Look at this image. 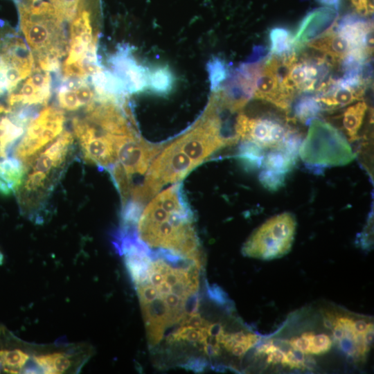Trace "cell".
<instances>
[{
  "label": "cell",
  "instance_id": "cell-1",
  "mask_svg": "<svg viewBox=\"0 0 374 374\" xmlns=\"http://www.w3.org/2000/svg\"><path fill=\"white\" fill-rule=\"evenodd\" d=\"M74 148L73 134L65 131L24 163L23 180L15 193L25 217L44 222L48 201L72 160Z\"/></svg>",
  "mask_w": 374,
  "mask_h": 374
},
{
  "label": "cell",
  "instance_id": "cell-2",
  "mask_svg": "<svg viewBox=\"0 0 374 374\" xmlns=\"http://www.w3.org/2000/svg\"><path fill=\"white\" fill-rule=\"evenodd\" d=\"M20 28L36 57L60 59L68 50L62 23L55 7L48 2L38 6L19 3Z\"/></svg>",
  "mask_w": 374,
  "mask_h": 374
},
{
  "label": "cell",
  "instance_id": "cell-3",
  "mask_svg": "<svg viewBox=\"0 0 374 374\" xmlns=\"http://www.w3.org/2000/svg\"><path fill=\"white\" fill-rule=\"evenodd\" d=\"M301 159L310 168L343 166L356 157L347 139L328 123L312 120L299 150Z\"/></svg>",
  "mask_w": 374,
  "mask_h": 374
},
{
  "label": "cell",
  "instance_id": "cell-4",
  "mask_svg": "<svg viewBox=\"0 0 374 374\" xmlns=\"http://www.w3.org/2000/svg\"><path fill=\"white\" fill-rule=\"evenodd\" d=\"M117 161L107 171L121 198L122 204L129 200L136 176L146 174L149 167L163 149V145L148 143L137 134L118 135Z\"/></svg>",
  "mask_w": 374,
  "mask_h": 374
},
{
  "label": "cell",
  "instance_id": "cell-5",
  "mask_svg": "<svg viewBox=\"0 0 374 374\" xmlns=\"http://www.w3.org/2000/svg\"><path fill=\"white\" fill-rule=\"evenodd\" d=\"M297 222L294 214L276 215L254 230L242 246L245 256L271 260L280 258L291 250Z\"/></svg>",
  "mask_w": 374,
  "mask_h": 374
},
{
  "label": "cell",
  "instance_id": "cell-6",
  "mask_svg": "<svg viewBox=\"0 0 374 374\" xmlns=\"http://www.w3.org/2000/svg\"><path fill=\"white\" fill-rule=\"evenodd\" d=\"M64 121L61 110L51 106L43 109L29 121L24 135L14 148V157L26 163L62 132Z\"/></svg>",
  "mask_w": 374,
  "mask_h": 374
},
{
  "label": "cell",
  "instance_id": "cell-7",
  "mask_svg": "<svg viewBox=\"0 0 374 374\" xmlns=\"http://www.w3.org/2000/svg\"><path fill=\"white\" fill-rule=\"evenodd\" d=\"M73 129L86 162L105 170L116 163L118 148L114 134L103 132L84 118H74Z\"/></svg>",
  "mask_w": 374,
  "mask_h": 374
},
{
  "label": "cell",
  "instance_id": "cell-8",
  "mask_svg": "<svg viewBox=\"0 0 374 374\" xmlns=\"http://www.w3.org/2000/svg\"><path fill=\"white\" fill-rule=\"evenodd\" d=\"M291 128L282 121L272 117L249 118L239 114L235 132L239 139L248 141L264 150L280 147Z\"/></svg>",
  "mask_w": 374,
  "mask_h": 374
},
{
  "label": "cell",
  "instance_id": "cell-9",
  "mask_svg": "<svg viewBox=\"0 0 374 374\" xmlns=\"http://www.w3.org/2000/svg\"><path fill=\"white\" fill-rule=\"evenodd\" d=\"M113 74L118 78L127 93L143 91L148 88V69L139 64L124 45L109 58Z\"/></svg>",
  "mask_w": 374,
  "mask_h": 374
},
{
  "label": "cell",
  "instance_id": "cell-10",
  "mask_svg": "<svg viewBox=\"0 0 374 374\" xmlns=\"http://www.w3.org/2000/svg\"><path fill=\"white\" fill-rule=\"evenodd\" d=\"M337 12L330 7L314 9L301 21L293 36L295 52L330 31L337 22Z\"/></svg>",
  "mask_w": 374,
  "mask_h": 374
},
{
  "label": "cell",
  "instance_id": "cell-11",
  "mask_svg": "<svg viewBox=\"0 0 374 374\" xmlns=\"http://www.w3.org/2000/svg\"><path fill=\"white\" fill-rule=\"evenodd\" d=\"M295 92L287 89L281 82L274 71L265 61L258 77L253 96L270 103L275 106L288 110Z\"/></svg>",
  "mask_w": 374,
  "mask_h": 374
},
{
  "label": "cell",
  "instance_id": "cell-12",
  "mask_svg": "<svg viewBox=\"0 0 374 374\" xmlns=\"http://www.w3.org/2000/svg\"><path fill=\"white\" fill-rule=\"evenodd\" d=\"M0 60L19 70L26 78L32 73L35 59L24 39L12 33L0 34Z\"/></svg>",
  "mask_w": 374,
  "mask_h": 374
},
{
  "label": "cell",
  "instance_id": "cell-13",
  "mask_svg": "<svg viewBox=\"0 0 374 374\" xmlns=\"http://www.w3.org/2000/svg\"><path fill=\"white\" fill-rule=\"evenodd\" d=\"M339 35L345 38L352 48H362L373 53V21L357 14H348L335 23Z\"/></svg>",
  "mask_w": 374,
  "mask_h": 374
},
{
  "label": "cell",
  "instance_id": "cell-14",
  "mask_svg": "<svg viewBox=\"0 0 374 374\" xmlns=\"http://www.w3.org/2000/svg\"><path fill=\"white\" fill-rule=\"evenodd\" d=\"M364 89H353L339 85L335 79L330 88L317 96L323 109H335L362 100Z\"/></svg>",
  "mask_w": 374,
  "mask_h": 374
},
{
  "label": "cell",
  "instance_id": "cell-15",
  "mask_svg": "<svg viewBox=\"0 0 374 374\" xmlns=\"http://www.w3.org/2000/svg\"><path fill=\"white\" fill-rule=\"evenodd\" d=\"M307 46L324 53L336 63L341 62L351 49L349 42L332 28Z\"/></svg>",
  "mask_w": 374,
  "mask_h": 374
},
{
  "label": "cell",
  "instance_id": "cell-16",
  "mask_svg": "<svg viewBox=\"0 0 374 374\" xmlns=\"http://www.w3.org/2000/svg\"><path fill=\"white\" fill-rule=\"evenodd\" d=\"M24 174V163L16 157L0 161V193L9 195L15 193L20 186Z\"/></svg>",
  "mask_w": 374,
  "mask_h": 374
},
{
  "label": "cell",
  "instance_id": "cell-17",
  "mask_svg": "<svg viewBox=\"0 0 374 374\" xmlns=\"http://www.w3.org/2000/svg\"><path fill=\"white\" fill-rule=\"evenodd\" d=\"M24 133V125L12 113L0 118V161L8 157L10 148Z\"/></svg>",
  "mask_w": 374,
  "mask_h": 374
},
{
  "label": "cell",
  "instance_id": "cell-18",
  "mask_svg": "<svg viewBox=\"0 0 374 374\" xmlns=\"http://www.w3.org/2000/svg\"><path fill=\"white\" fill-rule=\"evenodd\" d=\"M297 159L298 155L279 147L265 154L262 168L287 176L292 170Z\"/></svg>",
  "mask_w": 374,
  "mask_h": 374
},
{
  "label": "cell",
  "instance_id": "cell-19",
  "mask_svg": "<svg viewBox=\"0 0 374 374\" xmlns=\"http://www.w3.org/2000/svg\"><path fill=\"white\" fill-rule=\"evenodd\" d=\"M175 82V75L167 65H158L148 69V88L155 94L165 96L170 93Z\"/></svg>",
  "mask_w": 374,
  "mask_h": 374
},
{
  "label": "cell",
  "instance_id": "cell-20",
  "mask_svg": "<svg viewBox=\"0 0 374 374\" xmlns=\"http://www.w3.org/2000/svg\"><path fill=\"white\" fill-rule=\"evenodd\" d=\"M367 105L359 100L347 107L343 114V127L348 142L352 143L359 139L358 132L364 121Z\"/></svg>",
  "mask_w": 374,
  "mask_h": 374
},
{
  "label": "cell",
  "instance_id": "cell-21",
  "mask_svg": "<svg viewBox=\"0 0 374 374\" xmlns=\"http://www.w3.org/2000/svg\"><path fill=\"white\" fill-rule=\"evenodd\" d=\"M270 50L269 56H285L296 53L293 44V36L290 31L282 27L271 29L269 34Z\"/></svg>",
  "mask_w": 374,
  "mask_h": 374
},
{
  "label": "cell",
  "instance_id": "cell-22",
  "mask_svg": "<svg viewBox=\"0 0 374 374\" xmlns=\"http://www.w3.org/2000/svg\"><path fill=\"white\" fill-rule=\"evenodd\" d=\"M265 155V150L260 146L248 141H242L237 158L246 170H257L262 168Z\"/></svg>",
  "mask_w": 374,
  "mask_h": 374
},
{
  "label": "cell",
  "instance_id": "cell-23",
  "mask_svg": "<svg viewBox=\"0 0 374 374\" xmlns=\"http://www.w3.org/2000/svg\"><path fill=\"white\" fill-rule=\"evenodd\" d=\"M322 110V106L316 96H303L294 106V119L308 124L316 118Z\"/></svg>",
  "mask_w": 374,
  "mask_h": 374
},
{
  "label": "cell",
  "instance_id": "cell-24",
  "mask_svg": "<svg viewBox=\"0 0 374 374\" xmlns=\"http://www.w3.org/2000/svg\"><path fill=\"white\" fill-rule=\"evenodd\" d=\"M206 69L208 73L211 89L217 91L222 82L227 78L229 69L226 62L221 57H213L207 63Z\"/></svg>",
  "mask_w": 374,
  "mask_h": 374
},
{
  "label": "cell",
  "instance_id": "cell-25",
  "mask_svg": "<svg viewBox=\"0 0 374 374\" xmlns=\"http://www.w3.org/2000/svg\"><path fill=\"white\" fill-rule=\"evenodd\" d=\"M24 79V75L19 70L0 60V96L15 90L19 82Z\"/></svg>",
  "mask_w": 374,
  "mask_h": 374
},
{
  "label": "cell",
  "instance_id": "cell-26",
  "mask_svg": "<svg viewBox=\"0 0 374 374\" xmlns=\"http://www.w3.org/2000/svg\"><path fill=\"white\" fill-rule=\"evenodd\" d=\"M310 341V355H322L332 347V340L326 334L315 335L313 332H305L302 334Z\"/></svg>",
  "mask_w": 374,
  "mask_h": 374
},
{
  "label": "cell",
  "instance_id": "cell-27",
  "mask_svg": "<svg viewBox=\"0 0 374 374\" xmlns=\"http://www.w3.org/2000/svg\"><path fill=\"white\" fill-rule=\"evenodd\" d=\"M57 100L60 107L66 111L73 112L81 108L74 88L65 82L59 88Z\"/></svg>",
  "mask_w": 374,
  "mask_h": 374
},
{
  "label": "cell",
  "instance_id": "cell-28",
  "mask_svg": "<svg viewBox=\"0 0 374 374\" xmlns=\"http://www.w3.org/2000/svg\"><path fill=\"white\" fill-rule=\"evenodd\" d=\"M286 175L262 168L259 174V181L267 190L275 192L285 184Z\"/></svg>",
  "mask_w": 374,
  "mask_h": 374
},
{
  "label": "cell",
  "instance_id": "cell-29",
  "mask_svg": "<svg viewBox=\"0 0 374 374\" xmlns=\"http://www.w3.org/2000/svg\"><path fill=\"white\" fill-rule=\"evenodd\" d=\"M64 21H71L76 14L80 0H49Z\"/></svg>",
  "mask_w": 374,
  "mask_h": 374
},
{
  "label": "cell",
  "instance_id": "cell-30",
  "mask_svg": "<svg viewBox=\"0 0 374 374\" xmlns=\"http://www.w3.org/2000/svg\"><path fill=\"white\" fill-rule=\"evenodd\" d=\"M305 363V355L291 347L285 352L283 365L287 366L291 368L304 369L307 366Z\"/></svg>",
  "mask_w": 374,
  "mask_h": 374
},
{
  "label": "cell",
  "instance_id": "cell-31",
  "mask_svg": "<svg viewBox=\"0 0 374 374\" xmlns=\"http://www.w3.org/2000/svg\"><path fill=\"white\" fill-rule=\"evenodd\" d=\"M350 1L357 15L366 16L373 14V0H350Z\"/></svg>",
  "mask_w": 374,
  "mask_h": 374
},
{
  "label": "cell",
  "instance_id": "cell-32",
  "mask_svg": "<svg viewBox=\"0 0 374 374\" xmlns=\"http://www.w3.org/2000/svg\"><path fill=\"white\" fill-rule=\"evenodd\" d=\"M290 346L305 355H310V341L308 338L301 335L300 337H292L289 341Z\"/></svg>",
  "mask_w": 374,
  "mask_h": 374
},
{
  "label": "cell",
  "instance_id": "cell-33",
  "mask_svg": "<svg viewBox=\"0 0 374 374\" xmlns=\"http://www.w3.org/2000/svg\"><path fill=\"white\" fill-rule=\"evenodd\" d=\"M372 325H373V323H367L366 320L363 319H353V327L356 333L364 335Z\"/></svg>",
  "mask_w": 374,
  "mask_h": 374
},
{
  "label": "cell",
  "instance_id": "cell-34",
  "mask_svg": "<svg viewBox=\"0 0 374 374\" xmlns=\"http://www.w3.org/2000/svg\"><path fill=\"white\" fill-rule=\"evenodd\" d=\"M319 3L339 9L341 0H317Z\"/></svg>",
  "mask_w": 374,
  "mask_h": 374
},
{
  "label": "cell",
  "instance_id": "cell-35",
  "mask_svg": "<svg viewBox=\"0 0 374 374\" xmlns=\"http://www.w3.org/2000/svg\"><path fill=\"white\" fill-rule=\"evenodd\" d=\"M3 255L1 251L0 250V265L3 264Z\"/></svg>",
  "mask_w": 374,
  "mask_h": 374
},
{
  "label": "cell",
  "instance_id": "cell-36",
  "mask_svg": "<svg viewBox=\"0 0 374 374\" xmlns=\"http://www.w3.org/2000/svg\"><path fill=\"white\" fill-rule=\"evenodd\" d=\"M29 2L30 1L32 5H33L35 2H37L39 0H28Z\"/></svg>",
  "mask_w": 374,
  "mask_h": 374
}]
</instances>
